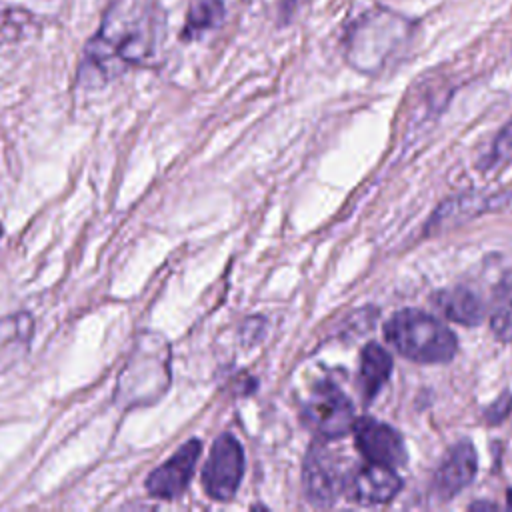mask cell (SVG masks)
Masks as SVG:
<instances>
[{
	"label": "cell",
	"mask_w": 512,
	"mask_h": 512,
	"mask_svg": "<svg viewBox=\"0 0 512 512\" xmlns=\"http://www.w3.org/2000/svg\"><path fill=\"white\" fill-rule=\"evenodd\" d=\"M386 342L404 358L418 364H446L454 358L456 336L432 314L404 308L384 324Z\"/></svg>",
	"instance_id": "1"
},
{
	"label": "cell",
	"mask_w": 512,
	"mask_h": 512,
	"mask_svg": "<svg viewBox=\"0 0 512 512\" xmlns=\"http://www.w3.org/2000/svg\"><path fill=\"white\" fill-rule=\"evenodd\" d=\"M152 50V36L142 20L126 24L122 30L106 22L100 34L92 38L86 48V60L82 72L88 70V76L98 74L102 82L116 76L130 64H138Z\"/></svg>",
	"instance_id": "2"
},
{
	"label": "cell",
	"mask_w": 512,
	"mask_h": 512,
	"mask_svg": "<svg viewBox=\"0 0 512 512\" xmlns=\"http://www.w3.org/2000/svg\"><path fill=\"white\" fill-rule=\"evenodd\" d=\"M410 30L412 22L392 10L378 8L374 12H366L350 32V60L366 70L370 66H378L388 58V54L400 48Z\"/></svg>",
	"instance_id": "3"
},
{
	"label": "cell",
	"mask_w": 512,
	"mask_h": 512,
	"mask_svg": "<svg viewBox=\"0 0 512 512\" xmlns=\"http://www.w3.org/2000/svg\"><path fill=\"white\" fill-rule=\"evenodd\" d=\"M304 424L322 440H338L354 428V406L330 382L318 384L302 408Z\"/></svg>",
	"instance_id": "4"
},
{
	"label": "cell",
	"mask_w": 512,
	"mask_h": 512,
	"mask_svg": "<svg viewBox=\"0 0 512 512\" xmlns=\"http://www.w3.org/2000/svg\"><path fill=\"white\" fill-rule=\"evenodd\" d=\"M244 476V450L232 434H222L214 442L202 470V484L212 500L228 502L236 496Z\"/></svg>",
	"instance_id": "5"
},
{
	"label": "cell",
	"mask_w": 512,
	"mask_h": 512,
	"mask_svg": "<svg viewBox=\"0 0 512 512\" xmlns=\"http://www.w3.org/2000/svg\"><path fill=\"white\" fill-rule=\"evenodd\" d=\"M302 478L308 500L316 506H330L344 492L348 474L324 444H314L304 460Z\"/></svg>",
	"instance_id": "6"
},
{
	"label": "cell",
	"mask_w": 512,
	"mask_h": 512,
	"mask_svg": "<svg viewBox=\"0 0 512 512\" xmlns=\"http://www.w3.org/2000/svg\"><path fill=\"white\" fill-rule=\"evenodd\" d=\"M354 442L368 462L398 468L408 460L402 436L392 426L374 418L364 416L354 422Z\"/></svg>",
	"instance_id": "7"
},
{
	"label": "cell",
	"mask_w": 512,
	"mask_h": 512,
	"mask_svg": "<svg viewBox=\"0 0 512 512\" xmlns=\"http://www.w3.org/2000/svg\"><path fill=\"white\" fill-rule=\"evenodd\" d=\"M202 450V442L192 438L182 444L172 458H168L162 466H158L146 478V490L150 496L158 500H176L188 486L198 456Z\"/></svg>",
	"instance_id": "8"
},
{
	"label": "cell",
	"mask_w": 512,
	"mask_h": 512,
	"mask_svg": "<svg viewBox=\"0 0 512 512\" xmlns=\"http://www.w3.org/2000/svg\"><path fill=\"white\" fill-rule=\"evenodd\" d=\"M400 488H402V480L396 474V470L384 464H374V462H368L366 466L348 474L344 484L346 498L360 506L390 502Z\"/></svg>",
	"instance_id": "9"
},
{
	"label": "cell",
	"mask_w": 512,
	"mask_h": 512,
	"mask_svg": "<svg viewBox=\"0 0 512 512\" xmlns=\"http://www.w3.org/2000/svg\"><path fill=\"white\" fill-rule=\"evenodd\" d=\"M478 458L474 446L464 440L450 448L438 470L434 472V490L440 498H454L476 476Z\"/></svg>",
	"instance_id": "10"
},
{
	"label": "cell",
	"mask_w": 512,
	"mask_h": 512,
	"mask_svg": "<svg viewBox=\"0 0 512 512\" xmlns=\"http://www.w3.org/2000/svg\"><path fill=\"white\" fill-rule=\"evenodd\" d=\"M392 372V356L378 342H368L360 354V390L366 402L380 392Z\"/></svg>",
	"instance_id": "11"
},
{
	"label": "cell",
	"mask_w": 512,
	"mask_h": 512,
	"mask_svg": "<svg viewBox=\"0 0 512 512\" xmlns=\"http://www.w3.org/2000/svg\"><path fill=\"white\" fill-rule=\"evenodd\" d=\"M434 300H436V306L442 310V314L448 320H454L458 324L476 326L484 318V306L480 298L468 288L442 290L434 296Z\"/></svg>",
	"instance_id": "12"
},
{
	"label": "cell",
	"mask_w": 512,
	"mask_h": 512,
	"mask_svg": "<svg viewBox=\"0 0 512 512\" xmlns=\"http://www.w3.org/2000/svg\"><path fill=\"white\" fill-rule=\"evenodd\" d=\"M224 18V2L222 0H198L188 10L186 24L180 32L182 40H194L206 30L216 28Z\"/></svg>",
	"instance_id": "13"
},
{
	"label": "cell",
	"mask_w": 512,
	"mask_h": 512,
	"mask_svg": "<svg viewBox=\"0 0 512 512\" xmlns=\"http://www.w3.org/2000/svg\"><path fill=\"white\" fill-rule=\"evenodd\" d=\"M490 326L500 340H512V278L500 282L492 294Z\"/></svg>",
	"instance_id": "14"
},
{
	"label": "cell",
	"mask_w": 512,
	"mask_h": 512,
	"mask_svg": "<svg viewBox=\"0 0 512 512\" xmlns=\"http://www.w3.org/2000/svg\"><path fill=\"white\" fill-rule=\"evenodd\" d=\"M32 334V318L28 314L8 316L0 322V356L20 354Z\"/></svg>",
	"instance_id": "15"
},
{
	"label": "cell",
	"mask_w": 512,
	"mask_h": 512,
	"mask_svg": "<svg viewBox=\"0 0 512 512\" xmlns=\"http://www.w3.org/2000/svg\"><path fill=\"white\" fill-rule=\"evenodd\" d=\"M512 162V122H508L494 140L490 154L486 156V168H498Z\"/></svg>",
	"instance_id": "16"
},
{
	"label": "cell",
	"mask_w": 512,
	"mask_h": 512,
	"mask_svg": "<svg viewBox=\"0 0 512 512\" xmlns=\"http://www.w3.org/2000/svg\"><path fill=\"white\" fill-rule=\"evenodd\" d=\"M510 408H512V398L510 396H502V398H498L488 410H486V418H488V422H500V420H504L506 416H508V412H510Z\"/></svg>",
	"instance_id": "17"
},
{
	"label": "cell",
	"mask_w": 512,
	"mask_h": 512,
	"mask_svg": "<svg viewBox=\"0 0 512 512\" xmlns=\"http://www.w3.org/2000/svg\"><path fill=\"white\" fill-rule=\"evenodd\" d=\"M298 2L300 0H280V12H282V16H284V20L286 18H290L292 16V12L296 10V6H298Z\"/></svg>",
	"instance_id": "18"
},
{
	"label": "cell",
	"mask_w": 512,
	"mask_h": 512,
	"mask_svg": "<svg viewBox=\"0 0 512 512\" xmlns=\"http://www.w3.org/2000/svg\"><path fill=\"white\" fill-rule=\"evenodd\" d=\"M470 508H496L494 504H486V502H482V504H472Z\"/></svg>",
	"instance_id": "19"
},
{
	"label": "cell",
	"mask_w": 512,
	"mask_h": 512,
	"mask_svg": "<svg viewBox=\"0 0 512 512\" xmlns=\"http://www.w3.org/2000/svg\"><path fill=\"white\" fill-rule=\"evenodd\" d=\"M506 504H508V508H512V490H508V498H506Z\"/></svg>",
	"instance_id": "20"
},
{
	"label": "cell",
	"mask_w": 512,
	"mask_h": 512,
	"mask_svg": "<svg viewBox=\"0 0 512 512\" xmlns=\"http://www.w3.org/2000/svg\"><path fill=\"white\" fill-rule=\"evenodd\" d=\"M0 236H2V226H0Z\"/></svg>",
	"instance_id": "21"
}]
</instances>
